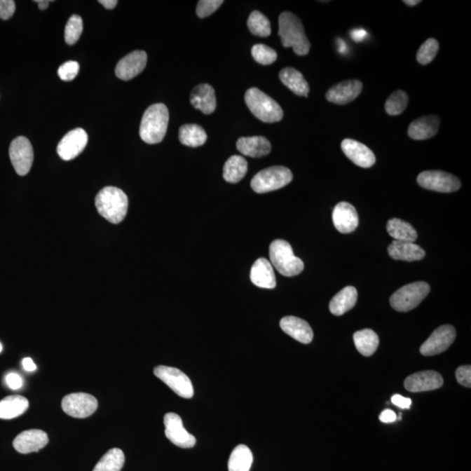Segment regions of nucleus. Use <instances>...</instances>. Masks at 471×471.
Listing matches in <instances>:
<instances>
[{"mask_svg": "<svg viewBox=\"0 0 471 471\" xmlns=\"http://www.w3.org/2000/svg\"><path fill=\"white\" fill-rule=\"evenodd\" d=\"M278 35L285 48H292L296 55H308L311 44L306 37L301 20L295 14L285 12L278 18Z\"/></svg>", "mask_w": 471, "mask_h": 471, "instance_id": "obj_1", "label": "nucleus"}, {"mask_svg": "<svg viewBox=\"0 0 471 471\" xmlns=\"http://www.w3.org/2000/svg\"><path fill=\"white\" fill-rule=\"evenodd\" d=\"M169 119V110L163 103L149 107L141 121L142 140L148 144H156L162 142L166 135Z\"/></svg>", "mask_w": 471, "mask_h": 471, "instance_id": "obj_2", "label": "nucleus"}, {"mask_svg": "<svg viewBox=\"0 0 471 471\" xmlns=\"http://www.w3.org/2000/svg\"><path fill=\"white\" fill-rule=\"evenodd\" d=\"M95 205L100 215L109 222L120 224L127 215L128 199L126 194L116 187H105L96 196Z\"/></svg>", "mask_w": 471, "mask_h": 471, "instance_id": "obj_3", "label": "nucleus"}, {"mask_svg": "<svg viewBox=\"0 0 471 471\" xmlns=\"http://www.w3.org/2000/svg\"><path fill=\"white\" fill-rule=\"evenodd\" d=\"M245 100L253 115L263 123H277L283 118V110L278 103L257 88L248 89Z\"/></svg>", "mask_w": 471, "mask_h": 471, "instance_id": "obj_4", "label": "nucleus"}, {"mask_svg": "<svg viewBox=\"0 0 471 471\" xmlns=\"http://www.w3.org/2000/svg\"><path fill=\"white\" fill-rule=\"evenodd\" d=\"M271 264L285 277H294L304 270V263L294 255L287 241L278 239L270 245Z\"/></svg>", "mask_w": 471, "mask_h": 471, "instance_id": "obj_5", "label": "nucleus"}, {"mask_svg": "<svg viewBox=\"0 0 471 471\" xmlns=\"http://www.w3.org/2000/svg\"><path fill=\"white\" fill-rule=\"evenodd\" d=\"M292 171L287 167L273 166L259 171L251 182L252 190L259 194L267 193L287 186L292 181Z\"/></svg>", "mask_w": 471, "mask_h": 471, "instance_id": "obj_6", "label": "nucleus"}, {"mask_svg": "<svg viewBox=\"0 0 471 471\" xmlns=\"http://www.w3.org/2000/svg\"><path fill=\"white\" fill-rule=\"evenodd\" d=\"M430 292V285L426 282L419 281L406 285L391 296V306L398 312L411 311L421 304Z\"/></svg>", "mask_w": 471, "mask_h": 471, "instance_id": "obj_7", "label": "nucleus"}, {"mask_svg": "<svg viewBox=\"0 0 471 471\" xmlns=\"http://www.w3.org/2000/svg\"><path fill=\"white\" fill-rule=\"evenodd\" d=\"M154 374L180 397L190 399L194 395V388L190 378L180 369L176 367L158 366L155 367Z\"/></svg>", "mask_w": 471, "mask_h": 471, "instance_id": "obj_8", "label": "nucleus"}, {"mask_svg": "<svg viewBox=\"0 0 471 471\" xmlns=\"http://www.w3.org/2000/svg\"><path fill=\"white\" fill-rule=\"evenodd\" d=\"M417 183L427 190L451 193L461 188V181L458 177L444 171H423L417 177Z\"/></svg>", "mask_w": 471, "mask_h": 471, "instance_id": "obj_9", "label": "nucleus"}, {"mask_svg": "<svg viewBox=\"0 0 471 471\" xmlns=\"http://www.w3.org/2000/svg\"><path fill=\"white\" fill-rule=\"evenodd\" d=\"M63 411L74 418H86L98 408V401L87 392H74L65 396L62 402Z\"/></svg>", "mask_w": 471, "mask_h": 471, "instance_id": "obj_10", "label": "nucleus"}, {"mask_svg": "<svg viewBox=\"0 0 471 471\" xmlns=\"http://www.w3.org/2000/svg\"><path fill=\"white\" fill-rule=\"evenodd\" d=\"M9 156L16 173L26 176L34 162V149L30 141L25 137L14 139L10 145Z\"/></svg>", "mask_w": 471, "mask_h": 471, "instance_id": "obj_11", "label": "nucleus"}, {"mask_svg": "<svg viewBox=\"0 0 471 471\" xmlns=\"http://www.w3.org/2000/svg\"><path fill=\"white\" fill-rule=\"evenodd\" d=\"M165 435L173 444L183 449L193 448L196 437L184 429L183 421L176 413H168L164 416Z\"/></svg>", "mask_w": 471, "mask_h": 471, "instance_id": "obj_12", "label": "nucleus"}, {"mask_svg": "<svg viewBox=\"0 0 471 471\" xmlns=\"http://www.w3.org/2000/svg\"><path fill=\"white\" fill-rule=\"evenodd\" d=\"M456 336L454 327L444 325L433 332L421 347L420 352L424 356H433L444 353L451 347Z\"/></svg>", "mask_w": 471, "mask_h": 471, "instance_id": "obj_13", "label": "nucleus"}, {"mask_svg": "<svg viewBox=\"0 0 471 471\" xmlns=\"http://www.w3.org/2000/svg\"><path fill=\"white\" fill-rule=\"evenodd\" d=\"M88 142L87 132L78 128L71 130L59 142L57 153L64 161H71L84 151Z\"/></svg>", "mask_w": 471, "mask_h": 471, "instance_id": "obj_14", "label": "nucleus"}, {"mask_svg": "<svg viewBox=\"0 0 471 471\" xmlns=\"http://www.w3.org/2000/svg\"><path fill=\"white\" fill-rule=\"evenodd\" d=\"M147 53L144 51H135L128 53L118 62L116 74L121 80L130 81L144 70L147 64Z\"/></svg>", "mask_w": 471, "mask_h": 471, "instance_id": "obj_15", "label": "nucleus"}, {"mask_svg": "<svg viewBox=\"0 0 471 471\" xmlns=\"http://www.w3.org/2000/svg\"><path fill=\"white\" fill-rule=\"evenodd\" d=\"M363 85L359 80H348L333 86L327 92L328 102L344 105L355 100L362 93Z\"/></svg>", "mask_w": 471, "mask_h": 471, "instance_id": "obj_16", "label": "nucleus"}, {"mask_svg": "<svg viewBox=\"0 0 471 471\" xmlns=\"http://www.w3.org/2000/svg\"><path fill=\"white\" fill-rule=\"evenodd\" d=\"M48 435L39 430H30L21 432L13 440V447L21 454H29L37 452L48 444Z\"/></svg>", "mask_w": 471, "mask_h": 471, "instance_id": "obj_17", "label": "nucleus"}, {"mask_svg": "<svg viewBox=\"0 0 471 471\" xmlns=\"http://www.w3.org/2000/svg\"><path fill=\"white\" fill-rule=\"evenodd\" d=\"M444 384V379L440 374L435 371H423L412 374L404 381L407 390L413 392H426L437 390Z\"/></svg>", "mask_w": 471, "mask_h": 471, "instance_id": "obj_18", "label": "nucleus"}, {"mask_svg": "<svg viewBox=\"0 0 471 471\" xmlns=\"http://www.w3.org/2000/svg\"><path fill=\"white\" fill-rule=\"evenodd\" d=\"M333 221L335 228L343 234L355 231L359 224V217L351 203L341 202L334 207Z\"/></svg>", "mask_w": 471, "mask_h": 471, "instance_id": "obj_19", "label": "nucleus"}, {"mask_svg": "<svg viewBox=\"0 0 471 471\" xmlns=\"http://www.w3.org/2000/svg\"><path fill=\"white\" fill-rule=\"evenodd\" d=\"M341 149L344 154L356 165L362 168H370L376 163V156L366 145L360 142L345 139L341 142Z\"/></svg>", "mask_w": 471, "mask_h": 471, "instance_id": "obj_20", "label": "nucleus"}, {"mask_svg": "<svg viewBox=\"0 0 471 471\" xmlns=\"http://www.w3.org/2000/svg\"><path fill=\"white\" fill-rule=\"evenodd\" d=\"M281 329L294 338V340L303 344L311 343L313 339V332L310 325L306 320L294 316H287L280 320Z\"/></svg>", "mask_w": 471, "mask_h": 471, "instance_id": "obj_21", "label": "nucleus"}, {"mask_svg": "<svg viewBox=\"0 0 471 471\" xmlns=\"http://www.w3.org/2000/svg\"><path fill=\"white\" fill-rule=\"evenodd\" d=\"M191 102L195 109L205 115H210L216 110L215 90L209 84H200L194 88L191 95Z\"/></svg>", "mask_w": 471, "mask_h": 471, "instance_id": "obj_22", "label": "nucleus"}, {"mask_svg": "<svg viewBox=\"0 0 471 471\" xmlns=\"http://www.w3.org/2000/svg\"><path fill=\"white\" fill-rule=\"evenodd\" d=\"M439 127L440 119L438 116H423L410 123L408 134L414 140H426L437 134Z\"/></svg>", "mask_w": 471, "mask_h": 471, "instance_id": "obj_23", "label": "nucleus"}, {"mask_svg": "<svg viewBox=\"0 0 471 471\" xmlns=\"http://www.w3.org/2000/svg\"><path fill=\"white\" fill-rule=\"evenodd\" d=\"M388 254L395 260L418 261L425 258L426 252L421 246L410 242L392 241L388 248Z\"/></svg>", "mask_w": 471, "mask_h": 471, "instance_id": "obj_24", "label": "nucleus"}, {"mask_svg": "<svg viewBox=\"0 0 471 471\" xmlns=\"http://www.w3.org/2000/svg\"><path fill=\"white\" fill-rule=\"evenodd\" d=\"M251 280L260 288H275L277 282L272 264L264 258L256 260L251 270Z\"/></svg>", "mask_w": 471, "mask_h": 471, "instance_id": "obj_25", "label": "nucleus"}, {"mask_svg": "<svg viewBox=\"0 0 471 471\" xmlns=\"http://www.w3.org/2000/svg\"><path fill=\"white\" fill-rule=\"evenodd\" d=\"M237 149L244 156L258 158L268 155L272 151V145L266 137H242L237 142Z\"/></svg>", "mask_w": 471, "mask_h": 471, "instance_id": "obj_26", "label": "nucleus"}, {"mask_svg": "<svg viewBox=\"0 0 471 471\" xmlns=\"http://www.w3.org/2000/svg\"><path fill=\"white\" fill-rule=\"evenodd\" d=\"M358 292L353 287L342 289L330 301V312L335 316L343 315L356 305Z\"/></svg>", "mask_w": 471, "mask_h": 471, "instance_id": "obj_27", "label": "nucleus"}, {"mask_svg": "<svg viewBox=\"0 0 471 471\" xmlns=\"http://www.w3.org/2000/svg\"><path fill=\"white\" fill-rule=\"evenodd\" d=\"M29 407V402L21 395L6 396L0 402V419L10 420L23 415Z\"/></svg>", "mask_w": 471, "mask_h": 471, "instance_id": "obj_28", "label": "nucleus"}, {"mask_svg": "<svg viewBox=\"0 0 471 471\" xmlns=\"http://www.w3.org/2000/svg\"><path fill=\"white\" fill-rule=\"evenodd\" d=\"M280 78L285 86L290 89L295 95L308 97L309 94V85L304 76L294 67H285L280 73Z\"/></svg>", "mask_w": 471, "mask_h": 471, "instance_id": "obj_29", "label": "nucleus"}, {"mask_svg": "<svg viewBox=\"0 0 471 471\" xmlns=\"http://www.w3.org/2000/svg\"><path fill=\"white\" fill-rule=\"evenodd\" d=\"M248 170V163L241 156H233L226 161L224 166V180L231 184H237L245 176Z\"/></svg>", "mask_w": 471, "mask_h": 471, "instance_id": "obj_30", "label": "nucleus"}, {"mask_svg": "<svg viewBox=\"0 0 471 471\" xmlns=\"http://www.w3.org/2000/svg\"><path fill=\"white\" fill-rule=\"evenodd\" d=\"M387 231L390 237L399 242L413 243L416 240L418 235L411 224L399 219L388 221Z\"/></svg>", "mask_w": 471, "mask_h": 471, "instance_id": "obj_31", "label": "nucleus"}, {"mask_svg": "<svg viewBox=\"0 0 471 471\" xmlns=\"http://www.w3.org/2000/svg\"><path fill=\"white\" fill-rule=\"evenodd\" d=\"M253 462V455L247 446L239 444L231 452L228 470L229 471H250Z\"/></svg>", "mask_w": 471, "mask_h": 471, "instance_id": "obj_32", "label": "nucleus"}, {"mask_svg": "<svg viewBox=\"0 0 471 471\" xmlns=\"http://www.w3.org/2000/svg\"><path fill=\"white\" fill-rule=\"evenodd\" d=\"M353 341L357 350L364 356L373 355L379 346V337L371 329L356 332L353 334Z\"/></svg>", "mask_w": 471, "mask_h": 471, "instance_id": "obj_33", "label": "nucleus"}, {"mask_svg": "<svg viewBox=\"0 0 471 471\" xmlns=\"http://www.w3.org/2000/svg\"><path fill=\"white\" fill-rule=\"evenodd\" d=\"M179 140L182 144L188 147H200L205 144L207 134L199 125L186 124L180 128Z\"/></svg>", "mask_w": 471, "mask_h": 471, "instance_id": "obj_34", "label": "nucleus"}, {"mask_svg": "<svg viewBox=\"0 0 471 471\" xmlns=\"http://www.w3.org/2000/svg\"><path fill=\"white\" fill-rule=\"evenodd\" d=\"M125 463L124 453L114 448L102 456L93 471H121Z\"/></svg>", "mask_w": 471, "mask_h": 471, "instance_id": "obj_35", "label": "nucleus"}, {"mask_svg": "<svg viewBox=\"0 0 471 471\" xmlns=\"http://www.w3.org/2000/svg\"><path fill=\"white\" fill-rule=\"evenodd\" d=\"M247 26L250 32L258 37H268L272 34L270 20L259 11L250 14Z\"/></svg>", "mask_w": 471, "mask_h": 471, "instance_id": "obj_36", "label": "nucleus"}, {"mask_svg": "<svg viewBox=\"0 0 471 471\" xmlns=\"http://www.w3.org/2000/svg\"><path fill=\"white\" fill-rule=\"evenodd\" d=\"M408 103L409 97L405 92L395 91L387 100L385 109L390 116L401 115L408 106Z\"/></svg>", "mask_w": 471, "mask_h": 471, "instance_id": "obj_37", "label": "nucleus"}, {"mask_svg": "<svg viewBox=\"0 0 471 471\" xmlns=\"http://www.w3.org/2000/svg\"><path fill=\"white\" fill-rule=\"evenodd\" d=\"M439 50V43L437 39H429L423 43L417 52V62L422 65H427L433 62L435 57L437 56Z\"/></svg>", "mask_w": 471, "mask_h": 471, "instance_id": "obj_38", "label": "nucleus"}, {"mask_svg": "<svg viewBox=\"0 0 471 471\" xmlns=\"http://www.w3.org/2000/svg\"><path fill=\"white\" fill-rule=\"evenodd\" d=\"M252 55L257 62L264 66H268L276 62L277 53L270 46L264 44L253 46Z\"/></svg>", "mask_w": 471, "mask_h": 471, "instance_id": "obj_39", "label": "nucleus"}, {"mask_svg": "<svg viewBox=\"0 0 471 471\" xmlns=\"http://www.w3.org/2000/svg\"><path fill=\"white\" fill-rule=\"evenodd\" d=\"M83 31V22L80 16L73 15L67 21L65 28V41L67 44L74 45L80 39Z\"/></svg>", "mask_w": 471, "mask_h": 471, "instance_id": "obj_40", "label": "nucleus"}, {"mask_svg": "<svg viewBox=\"0 0 471 471\" xmlns=\"http://www.w3.org/2000/svg\"><path fill=\"white\" fill-rule=\"evenodd\" d=\"M224 4L223 0H201L196 6V14L199 18L212 15Z\"/></svg>", "mask_w": 471, "mask_h": 471, "instance_id": "obj_41", "label": "nucleus"}, {"mask_svg": "<svg viewBox=\"0 0 471 471\" xmlns=\"http://www.w3.org/2000/svg\"><path fill=\"white\" fill-rule=\"evenodd\" d=\"M80 71V65L76 62H67L60 67L58 76L64 81H73Z\"/></svg>", "mask_w": 471, "mask_h": 471, "instance_id": "obj_42", "label": "nucleus"}, {"mask_svg": "<svg viewBox=\"0 0 471 471\" xmlns=\"http://www.w3.org/2000/svg\"><path fill=\"white\" fill-rule=\"evenodd\" d=\"M15 2L13 0H0V19L7 20L13 17L15 12Z\"/></svg>", "mask_w": 471, "mask_h": 471, "instance_id": "obj_43", "label": "nucleus"}, {"mask_svg": "<svg viewBox=\"0 0 471 471\" xmlns=\"http://www.w3.org/2000/svg\"><path fill=\"white\" fill-rule=\"evenodd\" d=\"M456 380L462 386L471 387V367L463 366L458 367L456 372Z\"/></svg>", "mask_w": 471, "mask_h": 471, "instance_id": "obj_44", "label": "nucleus"}, {"mask_svg": "<svg viewBox=\"0 0 471 471\" xmlns=\"http://www.w3.org/2000/svg\"><path fill=\"white\" fill-rule=\"evenodd\" d=\"M6 383L11 390H18L23 386V379L22 377L18 374L17 373H9L6 376Z\"/></svg>", "mask_w": 471, "mask_h": 471, "instance_id": "obj_45", "label": "nucleus"}, {"mask_svg": "<svg viewBox=\"0 0 471 471\" xmlns=\"http://www.w3.org/2000/svg\"><path fill=\"white\" fill-rule=\"evenodd\" d=\"M392 404L399 407L400 409H408L412 404V400L410 398L403 397L400 395H395L391 398Z\"/></svg>", "mask_w": 471, "mask_h": 471, "instance_id": "obj_46", "label": "nucleus"}, {"mask_svg": "<svg viewBox=\"0 0 471 471\" xmlns=\"http://www.w3.org/2000/svg\"><path fill=\"white\" fill-rule=\"evenodd\" d=\"M396 419H397V416H396L395 413L390 409L384 410L380 416L381 422L384 423H394Z\"/></svg>", "mask_w": 471, "mask_h": 471, "instance_id": "obj_47", "label": "nucleus"}, {"mask_svg": "<svg viewBox=\"0 0 471 471\" xmlns=\"http://www.w3.org/2000/svg\"><path fill=\"white\" fill-rule=\"evenodd\" d=\"M367 32L363 29H356L352 31L351 36L353 41L356 42L362 41L367 37Z\"/></svg>", "mask_w": 471, "mask_h": 471, "instance_id": "obj_48", "label": "nucleus"}, {"mask_svg": "<svg viewBox=\"0 0 471 471\" xmlns=\"http://www.w3.org/2000/svg\"><path fill=\"white\" fill-rule=\"evenodd\" d=\"M22 366L25 370L27 371V372H34V371L36 370L37 369V367L35 365L34 360L31 358H25L22 360Z\"/></svg>", "mask_w": 471, "mask_h": 471, "instance_id": "obj_49", "label": "nucleus"}, {"mask_svg": "<svg viewBox=\"0 0 471 471\" xmlns=\"http://www.w3.org/2000/svg\"><path fill=\"white\" fill-rule=\"evenodd\" d=\"M99 3L102 4V5L105 7V8L111 10L115 8V7L117 6L118 1H116V0H100Z\"/></svg>", "mask_w": 471, "mask_h": 471, "instance_id": "obj_50", "label": "nucleus"}, {"mask_svg": "<svg viewBox=\"0 0 471 471\" xmlns=\"http://www.w3.org/2000/svg\"><path fill=\"white\" fill-rule=\"evenodd\" d=\"M35 2L38 3L39 9L45 10L48 8L49 4L51 3L52 1H49V0H38V1Z\"/></svg>", "mask_w": 471, "mask_h": 471, "instance_id": "obj_51", "label": "nucleus"}, {"mask_svg": "<svg viewBox=\"0 0 471 471\" xmlns=\"http://www.w3.org/2000/svg\"><path fill=\"white\" fill-rule=\"evenodd\" d=\"M404 3L406 4L407 6H414L418 5V4L421 3V1H420V0H415V1H414V0H413V1H409V0H406V1H404Z\"/></svg>", "mask_w": 471, "mask_h": 471, "instance_id": "obj_52", "label": "nucleus"}, {"mask_svg": "<svg viewBox=\"0 0 471 471\" xmlns=\"http://www.w3.org/2000/svg\"><path fill=\"white\" fill-rule=\"evenodd\" d=\"M339 42H340V48H341L340 51L342 53H345L346 52L345 42L341 41H339Z\"/></svg>", "mask_w": 471, "mask_h": 471, "instance_id": "obj_53", "label": "nucleus"}, {"mask_svg": "<svg viewBox=\"0 0 471 471\" xmlns=\"http://www.w3.org/2000/svg\"><path fill=\"white\" fill-rule=\"evenodd\" d=\"M2 350H3V347H2V344H1V343H0V353H1V352H2Z\"/></svg>", "mask_w": 471, "mask_h": 471, "instance_id": "obj_54", "label": "nucleus"}]
</instances>
